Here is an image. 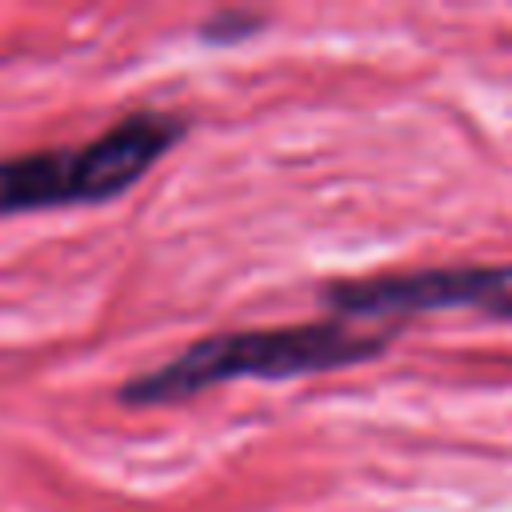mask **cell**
<instances>
[{
  "label": "cell",
  "instance_id": "277c9868",
  "mask_svg": "<svg viewBox=\"0 0 512 512\" xmlns=\"http://www.w3.org/2000/svg\"><path fill=\"white\" fill-rule=\"evenodd\" d=\"M260 28H264V16H256V12H216L196 32L204 44H236V40L256 36Z\"/></svg>",
  "mask_w": 512,
  "mask_h": 512
},
{
  "label": "cell",
  "instance_id": "7a4b0ae2",
  "mask_svg": "<svg viewBox=\"0 0 512 512\" xmlns=\"http://www.w3.org/2000/svg\"><path fill=\"white\" fill-rule=\"evenodd\" d=\"M184 136V116L140 108L84 144L0 156V220L44 208L116 200L136 188Z\"/></svg>",
  "mask_w": 512,
  "mask_h": 512
},
{
  "label": "cell",
  "instance_id": "6da1fadb",
  "mask_svg": "<svg viewBox=\"0 0 512 512\" xmlns=\"http://www.w3.org/2000/svg\"><path fill=\"white\" fill-rule=\"evenodd\" d=\"M404 324H368L348 316L280 324V328H236L192 340L172 360L124 380L116 388L120 404L156 408L180 404L232 380H296L316 372H336L352 364L380 360Z\"/></svg>",
  "mask_w": 512,
  "mask_h": 512
},
{
  "label": "cell",
  "instance_id": "3957f363",
  "mask_svg": "<svg viewBox=\"0 0 512 512\" xmlns=\"http://www.w3.org/2000/svg\"><path fill=\"white\" fill-rule=\"evenodd\" d=\"M316 300L348 320L404 324L420 312L472 308L496 320H512V264H432L328 280Z\"/></svg>",
  "mask_w": 512,
  "mask_h": 512
}]
</instances>
